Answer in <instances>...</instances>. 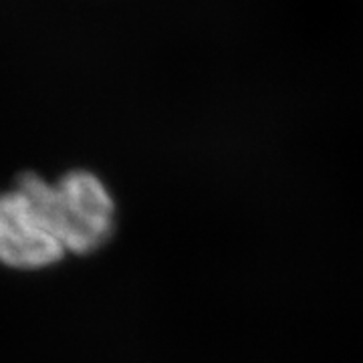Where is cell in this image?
Segmentation results:
<instances>
[{
	"label": "cell",
	"instance_id": "cell-1",
	"mask_svg": "<svg viewBox=\"0 0 363 363\" xmlns=\"http://www.w3.org/2000/svg\"><path fill=\"white\" fill-rule=\"evenodd\" d=\"M45 188L47 182L28 172L13 190L0 194V264L39 271L67 255L49 218Z\"/></svg>",
	"mask_w": 363,
	"mask_h": 363
},
{
	"label": "cell",
	"instance_id": "cell-2",
	"mask_svg": "<svg viewBox=\"0 0 363 363\" xmlns=\"http://www.w3.org/2000/svg\"><path fill=\"white\" fill-rule=\"evenodd\" d=\"M45 202L65 252H97L113 236V196L104 180L89 169H71L55 184L47 182Z\"/></svg>",
	"mask_w": 363,
	"mask_h": 363
}]
</instances>
